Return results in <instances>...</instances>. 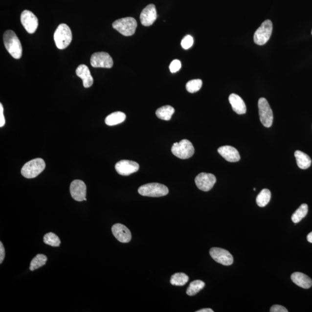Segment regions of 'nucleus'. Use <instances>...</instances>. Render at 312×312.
<instances>
[{
	"label": "nucleus",
	"mask_w": 312,
	"mask_h": 312,
	"mask_svg": "<svg viewBox=\"0 0 312 312\" xmlns=\"http://www.w3.org/2000/svg\"><path fill=\"white\" fill-rule=\"evenodd\" d=\"M3 40L9 53L14 59H21L22 56V44L15 32L11 30H6L3 36Z\"/></svg>",
	"instance_id": "obj_1"
},
{
	"label": "nucleus",
	"mask_w": 312,
	"mask_h": 312,
	"mask_svg": "<svg viewBox=\"0 0 312 312\" xmlns=\"http://www.w3.org/2000/svg\"><path fill=\"white\" fill-rule=\"evenodd\" d=\"M72 40V32L68 25L64 23L60 24L54 34V40L57 48L66 49L71 44Z\"/></svg>",
	"instance_id": "obj_2"
},
{
	"label": "nucleus",
	"mask_w": 312,
	"mask_h": 312,
	"mask_svg": "<svg viewBox=\"0 0 312 312\" xmlns=\"http://www.w3.org/2000/svg\"><path fill=\"white\" fill-rule=\"evenodd\" d=\"M46 164L42 158H36L25 163L21 170V174L27 179H32L40 175L45 168Z\"/></svg>",
	"instance_id": "obj_3"
},
{
	"label": "nucleus",
	"mask_w": 312,
	"mask_h": 312,
	"mask_svg": "<svg viewBox=\"0 0 312 312\" xmlns=\"http://www.w3.org/2000/svg\"><path fill=\"white\" fill-rule=\"evenodd\" d=\"M112 27L123 36H132L134 34L137 27V22L132 17L122 18L114 21Z\"/></svg>",
	"instance_id": "obj_4"
},
{
	"label": "nucleus",
	"mask_w": 312,
	"mask_h": 312,
	"mask_svg": "<svg viewBox=\"0 0 312 312\" xmlns=\"http://www.w3.org/2000/svg\"><path fill=\"white\" fill-rule=\"evenodd\" d=\"M168 192L167 186L157 183L146 184L140 187L138 189V193L141 196L151 197L165 196Z\"/></svg>",
	"instance_id": "obj_5"
},
{
	"label": "nucleus",
	"mask_w": 312,
	"mask_h": 312,
	"mask_svg": "<svg viewBox=\"0 0 312 312\" xmlns=\"http://www.w3.org/2000/svg\"><path fill=\"white\" fill-rule=\"evenodd\" d=\"M171 151L178 158L187 159L192 157L195 150L192 142L189 140L183 139L179 142L175 143L171 148Z\"/></svg>",
	"instance_id": "obj_6"
},
{
	"label": "nucleus",
	"mask_w": 312,
	"mask_h": 312,
	"mask_svg": "<svg viewBox=\"0 0 312 312\" xmlns=\"http://www.w3.org/2000/svg\"><path fill=\"white\" fill-rule=\"evenodd\" d=\"M273 30V24L270 20L264 21L254 34V42L259 45H263L270 39Z\"/></svg>",
	"instance_id": "obj_7"
},
{
	"label": "nucleus",
	"mask_w": 312,
	"mask_h": 312,
	"mask_svg": "<svg viewBox=\"0 0 312 312\" xmlns=\"http://www.w3.org/2000/svg\"><path fill=\"white\" fill-rule=\"evenodd\" d=\"M260 119L262 125L266 127H271L273 116L271 108L265 98H260L258 102Z\"/></svg>",
	"instance_id": "obj_8"
},
{
	"label": "nucleus",
	"mask_w": 312,
	"mask_h": 312,
	"mask_svg": "<svg viewBox=\"0 0 312 312\" xmlns=\"http://www.w3.org/2000/svg\"><path fill=\"white\" fill-rule=\"evenodd\" d=\"M91 65L94 68H111L113 65L112 57L106 52H97L92 55Z\"/></svg>",
	"instance_id": "obj_9"
},
{
	"label": "nucleus",
	"mask_w": 312,
	"mask_h": 312,
	"mask_svg": "<svg viewBox=\"0 0 312 312\" xmlns=\"http://www.w3.org/2000/svg\"><path fill=\"white\" fill-rule=\"evenodd\" d=\"M210 255L215 262L228 266L234 262V258L228 251L222 248L213 247L209 251Z\"/></svg>",
	"instance_id": "obj_10"
},
{
	"label": "nucleus",
	"mask_w": 312,
	"mask_h": 312,
	"mask_svg": "<svg viewBox=\"0 0 312 312\" xmlns=\"http://www.w3.org/2000/svg\"><path fill=\"white\" fill-rule=\"evenodd\" d=\"M196 186L203 192H208L214 186L216 178L214 175L208 173H201L197 175L195 179Z\"/></svg>",
	"instance_id": "obj_11"
},
{
	"label": "nucleus",
	"mask_w": 312,
	"mask_h": 312,
	"mask_svg": "<svg viewBox=\"0 0 312 312\" xmlns=\"http://www.w3.org/2000/svg\"><path fill=\"white\" fill-rule=\"evenodd\" d=\"M21 21L25 30L29 34H33L38 27V20L33 12L25 10L22 13Z\"/></svg>",
	"instance_id": "obj_12"
},
{
	"label": "nucleus",
	"mask_w": 312,
	"mask_h": 312,
	"mask_svg": "<svg viewBox=\"0 0 312 312\" xmlns=\"http://www.w3.org/2000/svg\"><path fill=\"white\" fill-rule=\"evenodd\" d=\"M70 193L73 199L79 202L87 201V186L81 180H75L72 181L70 186Z\"/></svg>",
	"instance_id": "obj_13"
},
{
	"label": "nucleus",
	"mask_w": 312,
	"mask_h": 312,
	"mask_svg": "<svg viewBox=\"0 0 312 312\" xmlns=\"http://www.w3.org/2000/svg\"><path fill=\"white\" fill-rule=\"evenodd\" d=\"M139 165L135 161L130 160H121L115 165L117 173L123 176H128L137 172Z\"/></svg>",
	"instance_id": "obj_14"
},
{
	"label": "nucleus",
	"mask_w": 312,
	"mask_h": 312,
	"mask_svg": "<svg viewBox=\"0 0 312 312\" xmlns=\"http://www.w3.org/2000/svg\"><path fill=\"white\" fill-rule=\"evenodd\" d=\"M157 17V11H156L155 5L150 4L143 9L140 15V20L144 26H150L154 23Z\"/></svg>",
	"instance_id": "obj_15"
},
{
	"label": "nucleus",
	"mask_w": 312,
	"mask_h": 312,
	"mask_svg": "<svg viewBox=\"0 0 312 312\" xmlns=\"http://www.w3.org/2000/svg\"><path fill=\"white\" fill-rule=\"evenodd\" d=\"M114 237L120 243H128L132 240V233L129 229L122 224H115L112 227Z\"/></svg>",
	"instance_id": "obj_16"
},
{
	"label": "nucleus",
	"mask_w": 312,
	"mask_h": 312,
	"mask_svg": "<svg viewBox=\"0 0 312 312\" xmlns=\"http://www.w3.org/2000/svg\"><path fill=\"white\" fill-rule=\"evenodd\" d=\"M219 154L221 155L225 160L229 162H234L240 160L241 156L238 151L231 146H221L218 150Z\"/></svg>",
	"instance_id": "obj_17"
},
{
	"label": "nucleus",
	"mask_w": 312,
	"mask_h": 312,
	"mask_svg": "<svg viewBox=\"0 0 312 312\" xmlns=\"http://www.w3.org/2000/svg\"><path fill=\"white\" fill-rule=\"evenodd\" d=\"M76 74L83 81V85L85 88H90L93 84L94 80L88 67L85 65L78 66L76 69Z\"/></svg>",
	"instance_id": "obj_18"
},
{
	"label": "nucleus",
	"mask_w": 312,
	"mask_h": 312,
	"mask_svg": "<svg viewBox=\"0 0 312 312\" xmlns=\"http://www.w3.org/2000/svg\"><path fill=\"white\" fill-rule=\"evenodd\" d=\"M229 102L232 110L238 114H243L246 112V107L245 102L240 96L236 94H231L229 96Z\"/></svg>",
	"instance_id": "obj_19"
},
{
	"label": "nucleus",
	"mask_w": 312,
	"mask_h": 312,
	"mask_svg": "<svg viewBox=\"0 0 312 312\" xmlns=\"http://www.w3.org/2000/svg\"><path fill=\"white\" fill-rule=\"evenodd\" d=\"M291 279L295 285L303 289H310L312 286V279L303 273L294 272L291 275Z\"/></svg>",
	"instance_id": "obj_20"
},
{
	"label": "nucleus",
	"mask_w": 312,
	"mask_h": 312,
	"mask_svg": "<svg viewBox=\"0 0 312 312\" xmlns=\"http://www.w3.org/2000/svg\"><path fill=\"white\" fill-rule=\"evenodd\" d=\"M295 157L299 168L306 170L311 167L312 160L310 156L300 151L295 152Z\"/></svg>",
	"instance_id": "obj_21"
},
{
	"label": "nucleus",
	"mask_w": 312,
	"mask_h": 312,
	"mask_svg": "<svg viewBox=\"0 0 312 312\" xmlns=\"http://www.w3.org/2000/svg\"><path fill=\"white\" fill-rule=\"evenodd\" d=\"M125 113L122 112H115L108 115L105 120L106 125L110 126H115L122 123L126 120Z\"/></svg>",
	"instance_id": "obj_22"
},
{
	"label": "nucleus",
	"mask_w": 312,
	"mask_h": 312,
	"mask_svg": "<svg viewBox=\"0 0 312 312\" xmlns=\"http://www.w3.org/2000/svg\"><path fill=\"white\" fill-rule=\"evenodd\" d=\"M174 113V108L170 106H165L158 108L156 112L158 118L164 120H170Z\"/></svg>",
	"instance_id": "obj_23"
},
{
	"label": "nucleus",
	"mask_w": 312,
	"mask_h": 312,
	"mask_svg": "<svg viewBox=\"0 0 312 312\" xmlns=\"http://www.w3.org/2000/svg\"><path fill=\"white\" fill-rule=\"evenodd\" d=\"M270 198L271 193L270 191L268 189H263L257 197V204L260 207H265L270 201Z\"/></svg>",
	"instance_id": "obj_24"
},
{
	"label": "nucleus",
	"mask_w": 312,
	"mask_h": 312,
	"mask_svg": "<svg viewBox=\"0 0 312 312\" xmlns=\"http://www.w3.org/2000/svg\"><path fill=\"white\" fill-rule=\"evenodd\" d=\"M205 283L200 280L191 282L187 289L186 293L189 296L195 295L205 287Z\"/></svg>",
	"instance_id": "obj_25"
},
{
	"label": "nucleus",
	"mask_w": 312,
	"mask_h": 312,
	"mask_svg": "<svg viewBox=\"0 0 312 312\" xmlns=\"http://www.w3.org/2000/svg\"><path fill=\"white\" fill-rule=\"evenodd\" d=\"M189 276L184 273H176L171 276V285L176 286H183L189 281Z\"/></svg>",
	"instance_id": "obj_26"
},
{
	"label": "nucleus",
	"mask_w": 312,
	"mask_h": 312,
	"mask_svg": "<svg viewBox=\"0 0 312 312\" xmlns=\"http://www.w3.org/2000/svg\"><path fill=\"white\" fill-rule=\"evenodd\" d=\"M308 212V206L306 203L302 204L291 216L292 221L294 223H298L301 220L307 216Z\"/></svg>",
	"instance_id": "obj_27"
},
{
	"label": "nucleus",
	"mask_w": 312,
	"mask_h": 312,
	"mask_svg": "<svg viewBox=\"0 0 312 312\" xmlns=\"http://www.w3.org/2000/svg\"><path fill=\"white\" fill-rule=\"evenodd\" d=\"M47 260V258L45 255L42 254H38L32 260L30 263V269L33 270L40 268L45 265Z\"/></svg>",
	"instance_id": "obj_28"
},
{
	"label": "nucleus",
	"mask_w": 312,
	"mask_h": 312,
	"mask_svg": "<svg viewBox=\"0 0 312 312\" xmlns=\"http://www.w3.org/2000/svg\"><path fill=\"white\" fill-rule=\"evenodd\" d=\"M44 242L45 244L54 247L59 246L61 244V241H60L58 236H57L53 232H49V233L45 235Z\"/></svg>",
	"instance_id": "obj_29"
},
{
	"label": "nucleus",
	"mask_w": 312,
	"mask_h": 312,
	"mask_svg": "<svg viewBox=\"0 0 312 312\" xmlns=\"http://www.w3.org/2000/svg\"><path fill=\"white\" fill-rule=\"evenodd\" d=\"M202 86V81L201 79H193L187 83L186 90L190 93H196L199 91Z\"/></svg>",
	"instance_id": "obj_30"
},
{
	"label": "nucleus",
	"mask_w": 312,
	"mask_h": 312,
	"mask_svg": "<svg viewBox=\"0 0 312 312\" xmlns=\"http://www.w3.org/2000/svg\"><path fill=\"white\" fill-rule=\"evenodd\" d=\"M193 38L190 36V35H187V36L184 37L183 40H181V46L183 49H188L193 46Z\"/></svg>",
	"instance_id": "obj_31"
},
{
	"label": "nucleus",
	"mask_w": 312,
	"mask_h": 312,
	"mask_svg": "<svg viewBox=\"0 0 312 312\" xmlns=\"http://www.w3.org/2000/svg\"><path fill=\"white\" fill-rule=\"evenodd\" d=\"M181 63L179 60H174L171 62L170 69L172 73H175L179 71L181 68Z\"/></svg>",
	"instance_id": "obj_32"
},
{
	"label": "nucleus",
	"mask_w": 312,
	"mask_h": 312,
	"mask_svg": "<svg viewBox=\"0 0 312 312\" xmlns=\"http://www.w3.org/2000/svg\"><path fill=\"white\" fill-rule=\"evenodd\" d=\"M270 312H288V310L285 307L282 305H273L270 310Z\"/></svg>",
	"instance_id": "obj_33"
},
{
	"label": "nucleus",
	"mask_w": 312,
	"mask_h": 312,
	"mask_svg": "<svg viewBox=\"0 0 312 312\" xmlns=\"http://www.w3.org/2000/svg\"><path fill=\"white\" fill-rule=\"evenodd\" d=\"M5 119L4 115V108L2 104H0V127H2L5 125Z\"/></svg>",
	"instance_id": "obj_34"
},
{
	"label": "nucleus",
	"mask_w": 312,
	"mask_h": 312,
	"mask_svg": "<svg viewBox=\"0 0 312 312\" xmlns=\"http://www.w3.org/2000/svg\"><path fill=\"white\" fill-rule=\"evenodd\" d=\"M5 256V249L3 244L0 243V263L2 264L3 261L4 260Z\"/></svg>",
	"instance_id": "obj_35"
},
{
	"label": "nucleus",
	"mask_w": 312,
	"mask_h": 312,
	"mask_svg": "<svg viewBox=\"0 0 312 312\" xmlns=\"http://www.w3.org/2000/svg\"><path fill=\"white\" fill-rule=\"evenodd\" d=\"M213 312L214 311L211 310V309H209V308L202 309V310L196 311V312Z\"/></svg>",
	"instance_id": "obj_36"
},
{
	"label": "nucleus",
	"mask_w": 312,
	"mask_h": 312,
	"mask_svg": "<svg viewBox=\"0 0 312 312\" xmlns=\"http://www.w3.org/2000/svg\"><path fill=\"white\" fill-rule=\"evenodd\" d=\"M307 240L309 243L312 244V232H310V233L308 235Z\"/></svg>",
	"instance_id": "obj_37"
},
{
	"label": "nucleus",
	"mask_w": 312,
	"mask_h": 312,
	"mask_svg": "<svg viewBox=\"0 0 312 312\" xmlns=\"http://www.w3.org/2000/svg\"><path fill=\"white\" fill-rule=\"evenodd\" d=\"M253 190L254 191H256V188H254Z\"/></svg>",
	"instance_id": "obj_38"
},
{
	"label": "nucleus",
	"mask_w": 312,
	"mask_h": 312,
	"mask_svg": "<svg viewBox=\"0 0 312 312\" xmlns=\"http://www.w3.org/2000/svg\"></svg>",
	"instance_id": "obj_39"
}]
</instances>
